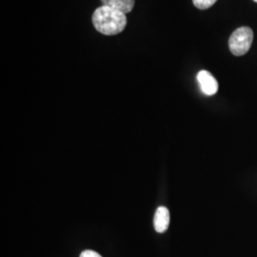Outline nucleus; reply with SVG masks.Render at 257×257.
Listing matches in <instances>:
<instances>
[{
  "instance_id": "1",
  "label": "nucleus",
  "mask_w": 257,
  "mask_h": 257,
  "mask_svg": "<svg viewBox=\"0 0 257 257\" xmlns=\"http://www.w3.org/2000/svg\"><path fill=\"white\" fill-rule=\"evenodd\" d=\"M92 24L95 30L103 35L115 36L126 28L127 18L124 13L103 5L94 11Z\"/></svg>"
},
{
  "instance_id": "2",
  "label": "nucleus",
  "mask_w": 257,
  "mask_h": 257,
  "mask_svg": "<svg viewBox=\"0 0 257 257\" xmlns=\"http://www.w3.org/2000/svg\"><path fill=\"white\" fill-rule=\"evenodd\" d=\"M253 40V32L250 28L241 27L235 30L229 39L230 53L236 56L246 55Z\"/></svg>"
},
{
  "instance_id": "3",
  "label": "nucleus",
  "mask_w": 257,
  "mask_h": 257,
  "mask_svg": "<svg viewBox=\"0 0 257 257\" xmlns=\"http://www.w3.org/2000/svg\"><path fill=\"white\" fill-rule=\"evenodd\" d=\"M196 77L201 88V91L205 94L213 95L218 91V82L213 77V75L208 71H200Z\"/></svg>"
},
{
  "instance_id": "4",
  "label": "nucleus",
  "mask_w": 257,
  "mask_h": 257,
  "mask_svg": "<svg viewBox=\"0 0 257 257\" xmlns=\"http://www.w3.org/2000/svg\"><path fill=\"white\" fill-rule=\"evenodd\" d=\"M170 225V211L166 207H159L156 211L154 226L157 232L163 233Z\"/></svg>"
},
{
  "instance_id": "5",
  "label": "nucleus",
  "mask_w": 257,
  "mask_h": 257,
  "mask_svg": "<svg viewBox=\"0 0 257 257\" xmlns=\"http://www.w3.org/2000/svg\"><path fill=\"white\" fill-rule=\"evenodd\" d=\"M103 5L117 10L125 15L132 12L135 6V0H101Z\"/></svg>"
},
{
  "instance_id": "6",
  "label": "nucleus",
  "mask_w": 257,
  "mask_h": 257,
  "mask_svg": "<svg viewBox=\"0 0 257 257\" xmlns=\"http://www.w3.org/2000/svg\"><path fill=\"white\" fill-rule=\"evenodd\" d=\"M217 0H193V5L200 10L211 8Z\"/></svg>"
},
{
  "instance_id": "7",
  "label": "nucleus",
  "mask_w": 257,
  "mask_h": 257,
  "mask_svg": "<svg viewBox=\"0 0 257 257\" xmlns=\"http://www.w3.org/2000/svg\"><path fill=\"white\" fill-rule=\"evenodd\" d=\"M79 257H102L99 253H97L96 251L94 250H91V249H87V250H84L81 252L80 256Z\"/></svg>"
},
{
  "instance_id": "8",
  "label": "nucleus",
  "mask_w": 257,
  "mask_h": 257,
  "mask_svg": "<svg viewBox=\"0 0 257 257\" xmlns=\"http://www.w3.org/2000/svg\"><path fill=\"white\" fill-rule=\"evenodd\" d=\"M254 1H255V2H256V3H257V0H254Z\"/></svg>"
}]
</instances>
